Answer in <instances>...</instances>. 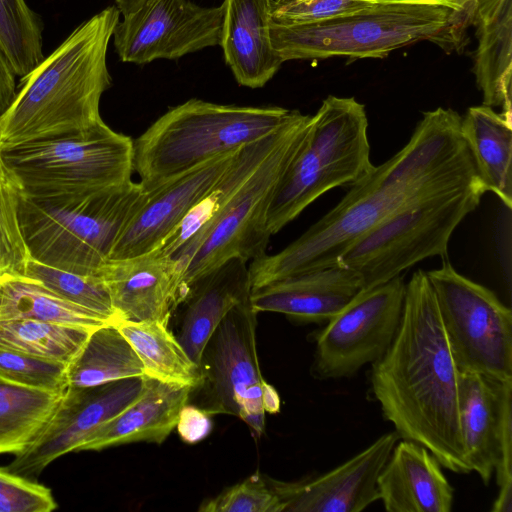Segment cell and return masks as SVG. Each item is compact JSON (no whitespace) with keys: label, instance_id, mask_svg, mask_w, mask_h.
I'll return each mask as SVG.
<instances>
[{"label":"cell","instance_id":"27","mask_svg":"<svg viewBox=\"0 0 512 512\" xmlns=\"http://www.w3.org/2000/svg\"><path fill=\"white\" fill-rule=\"evenodd\" d=\"M473 73L483 104L512 118V0L491 22L477 28Z\"/></svg>","mask_w":512,"mask_h":512},{"label":"cell","instance_id":"15","mask_svg":"<svg viewBox=\"0 0 512 512\" xmlns=\"http://www.w3.org/2000/svg\"><path fill=\"white\" fill-rule=\"evenodd\" d=\"M143 385V377H131L91 387L68 386L37 439L4 468L36 480L52 461L75 452L91 433L135 401Z\"/></svg>","mask_w":512,"mask_h":512},{"label":"cell","instance_id":"20","mask_svg":"<svg viewBox=\"0 0 512 512\" xmlns=\"http://www.w3.org/2000/svg\"><path fill=\"white\" fill-rule=\"evenodd\" d=\"M272 0H224L220 46L241 86H265L282 63L270 38Z\"/></svg>","mask_w":512,"mask_h":512},{"label":"cell","instance_id":"37","mask_svg":"<svg viewBox=\"0 0 512 512\" xmlns=\"http://www.w3.org/2000/svg\"><path fill=\"white\" fill-rule=\"evenodd\" d=\"M379 0H272L271 19L279 24L315 23L349 14Z\"/></svg>","mask_w":512,"mask_h":512},{"label":"cell","instance_id":"43","mask_svg":"<svg viewBox=\"0 0 512 512\" xmlns=\"http://www.w3.org/2000/svg\"><path fill=\"white\" fill-rule=\"evenodd\" d=\"M263 406L265 412L277 413L280 409V398L277 391L270 385L266 384L263 391Z\"/></svg>","mask_w":512,"mask_h":512},{"label":"cell","instance_id":"46","mask_svg":"<svg viewBox=\"0 0 512 512\" xmlns=\"http://www.w3.org/2000/svg\"><path fill=\"white\" fill-rule=\"evenodd\" d=\"M9 170L7 169L3 157H2V151L0 149V180L5 179L9 175Z\"/></svg>","mask_w":512,"mask_h":512},{"label":"cell","instance_id":"36","mask_svg":"<svg viewBox=\"0 0 512 512\" xmlns=\"http://www.w3.org/2000/svg\"><path fill=\"white\" fill-rule=\"evenodd\" d=\"M202 512H283L284 505L271 480L254 474L218 496L206 500Z\"/></svg>","mask_w":512,"mask_h":512},{"label":"cell","instance_id":"24","mask_svg":"<svg viewBox=\"0 0 512 512\" xmlns=\"http://www.w3.org/2000/svg\"><path fill=\"white\" fill-rule=\"evenodd\" d=\"M512 380L459 372L458 410L465 457L471 472L488 485L495 472L505 394Z\"/></svg>","mask_w":512,"mask_h":512},{"label":"cell","instance_id":"1","mask_svg":"<svg viewBox=\"0 0 512 512\" xmlns=\"http://www.w3.org/2000/svg\"><path fill=\"white\" fill-rule=\"evenodd\" d=\"M460 122L461 115L451 108L426 111L408 142L350 186L301 236L276 254L248 263L251 290L335 265L355 241L399 209L479 181Z\"/></svg>","mask_w":512,"mask_h":512},{"label":"cell","instance_id":"42","mask_svg":"<svg viewBox=\"0 0 512 512\" xmlns=\"http://www.w3.org/2000/svg\"><path fill=\"white\" fill-rule=\"evenodd\" d=\"M16 77L17 75L0 44V115L4 113L15 97Z\"/></svg>","mask_w":512,"mask_h":512},{"label":"cell","instance_id":"31","mask_svg":"<svg viewBox=\"0 0 512 512\" xmlns=\"http://www.w3.org/2000/svg\"><path fill=\"white\" fill-rule=\"evenodd\" d=\"M93 330L34 319L0 320V348L69 365Z\"/></svg>","mask_w":512,"mask_h":512},{"label":"cell","instance_id":"28","mask_svg":"<svg viewBox=\"0 0 512 512\" xmlns=\"http://www.w3.org/2000/svg\"><path fill=\"white\" fill-rule=\"evenodd\" d=\"M144 376L140 358L115 323L94 329L67 368L69 387H91Z\"/></svg>","mask_w":512,"mask_h":512},{"label":"cell","instance_id":"16","mask_svg":"<svg viewBox=\"0 0 512 512\" xmlns=\"http://www.w3.org/2000/svg\"><path fill=\"white\" fill-rule=\"evenodd\" d=\"M236 152L215 158L144 191L141 203L115 243L111 259L129 258L159 248L210 191Z\"/></svg>","mask_w":512,"mask_h":512},{"label":"cell","instance_id":"41","mask_svg":"<svg viewBox=\"0 0 512 512\" xmlns=\"http://www.w3.org/2000/svg\"><path fill=\"white\" fill-rule=\"evenodd\" d=\"M210 416L203 409L186 404L176 425L181 439L187 443H196L204 439L212 427Z\"/></svg>","mask_w":512,"mask_h":512},{"label":"cell","instance_id":"12","mask_svg":"<svg viewBox=\"0 0 512 512\" xmlns=\"http://www.w3.org/2000/svg\"><path fill=\"white\" fill-rule=\"evenodd\" d=\"M256 315L250 297L218 324L202 351L201 409L241 418L260 437L265 427L263 379L256 349Z\"/></svg>","mask_w":512,"mask_h":512},{"label":"cell","instance_id":"3","mask_svg":"<svg viewBox=\"0 0 512 512\" xmlns=\"http://www.w3.org/2000/svg\"><path fill=\"white\" fill-rule=\"evenodd\" d=\"M115 5L81 22L21 77L0 115V149L86 131L103 122L100 100L112 84L107 51L120 20Z\"/></svg>","mask_w":512,"mask_h":512},{"label":"cell","instance_id":"13","mask_svg":"<svg viewBox=\"0 0 512 512\" xmlns=\"http://www.w3.org/2000/svg\"><path fill=\"white\" fill-rule=\"evenodd\" d=\"M405 291L400 275L358 293L318 333L314 374L320 379L348 378L379 360L398 330Z\"/></svg>","mask_w":512,"mask_h":512},{"label":"cell","instance_id":"6","mask_svg":"<svg viewBox=\"0 0 512 512\" xmlns=\"http://www.w3.org/2000/svg\"><path fill=\"white\" fill-rule=\"evenodd\" d=\"M374 166L365 106L354 97L329 95L311 115L274 190L266 220L269 233H278L327 191L356 184Z\"/></svg>","mask_w":512,"mask_h":512},{"label":"cell","instance_id":"18","mask_svg":"<svg viewBox=\"0 0 512 512\" xmlns=\"http://www.w3.org/2000/svg\"><path fill=\"white\" fill-rule=\"evenodd\" d=\"M119 321L167 322L178 304L177 263L161 250L111 259L100 270Z\"/></svg>","mask_w":512,"mask_h":512},{"label":"cell","instance_id":"47","mask_svg":"<svg viewBox=\"0 0 512 512\" xmlns=\"http://www.w3.org/2000/svg\"><path fill=\"white\" fill-rule=\"evenodd\" d=\"M2 300H3V282H2V280H0V307L2 304Z\"/></svg>","mask_w":512,"mask_h":512},{"label":"cell","instance_id":"4","mask_svg":"<svg viewBox=\"0 0 512 512\" xmlns=\"http://www.w3.org/2000/svg\"><path fill=\"white\" fill-rule=\"evenodd\" d=\"M296 110L190 99L170 108L133 140V166L143 191L232 154L284 125Z\"/></svg>","mask_w":512,"mask_h":512},{"label":"cell","instance_id":"19","mask_svg":"<svg viewBox=\"0 0 512 512\" xmlns=\"http://www.w3.org/2000/svg\"><path fill=\"white\" fill-rule=\"evenodd\" d=\"M364 289L361 276L340 264L290 276L251 290L255 312H276L299 323L326 324Z\"/></svg>","mask_w":512,"mask_h":512},{"label":"cell","instance_id":"40","mask_svg":"<svg viewBox=\"0 0 512 512\" xmlns=\"http://www.w3.org/2000/svg\"><path fill=\"white\" fill-rule=\"evenodd\" d=\"M498 493L492 505L493 512L512 510V387L508 388L503 404L499 454L495 468Z\"/></svg>","mask_w":512,"mask_h":512},{"label":"cell","instance_id":"21","mask_svg":"<svg viewBox=\"0 0 512 512\" xmlns=\"http://www.w3.org/2000/svg\"><path fill=\"white\" fill-rule=\"evenodd\" d=\"M379 500L388 512H450L454 490L438 459L424 446L397 442L378 477Z\"/></svg>","mask_w":512,"mask_h":512},{"label":"cell","instance_id":"17","mask_svg":"<svg viewBox=\"0 0 512 512\" xmlns=\"http://www.w3.org/2000/svg\"><path fill=\"white\" fill-rule=\"evenodd\" d=\"M400 439L393 431L334 469L308 480H271L284 511L360 512L379 500L378 477ZM283 511V512H284Z\"/></svg>","mask_w":512,"mask_h":512},{"label":"cell","instance_id":"8","mask_svg":"<svg viewBox=\"0 0 512 512\" xmlns=\"http://www.w3.org/2000/svg\"><path fill=\"white\" fill-rule=\"evenodd\" d=\"M311 115L296 110L275 147L208 227L173 260L180 274L178 304L196 279L231 258L250 262L267 250V212L274 190L300 147ZM177 304V305H178Z\"/></svg>","mask_w":512,"mask_h":512},{"label":"cell","instance_id":"44","mask_svg":"<svg viewBox=\"0 0 512 512\" xmlns=\"http://www.w3.org/2000/svg\"><path fill=\"white\" fill-rule=\"evenodd\" d=\"M115 7L122 16L135 12L142 7L148 0H114Z\"/></svg>","mask_w":512,"mask_h":512},{"label":"cell","instance_id":"25","mask_svg":"<svg viewBox=\"0 0 512 512\" xmlns=\"http://www.w3.org/2000/svg\"><path fill=\"white\" fill-rule=\"evenodd\" d=\"M460 132L485 192L512 207V118L493 107H469L461 116Z\"/></svg>","mask_w":512,"mask_h":512},{"label":"cell","instance_id":"23","mask_svg":"<svg viewBox=\"0 0 512 512\" xmlns=\"http://www.w3.org/2000/svg\"><path fill=\"white\" fill-rule=\"evenodd\" d=\"M143 381L139 397L91 433L75 452L100 451L136 442L160 444L166 440L176 428L192 389L146 376Z\"/></svg>","mask_w":512,"mask_h":512},{"label":"cell","instance_id":"45","mask_svg":"<svg viewBox=\"0 0 512 512\" xmlns=\"http://www.w3.org/2000/svg\"><path fill=\"white\" fill-rule=\"evenodd\" d=\"M379 1H407V2H422V1H432V2H442L450 5L454 11H457V6L453 2V0H379Z\"/></svg>","mask_w":512,"mask_h":512},{"label":"cell","instance_id":"39","mask_svg":"<svg viewBox=\"0 0 512 512\" xmlns=\"http://www.w3.org/2000/svg\"><path fill=\"white\" fill-rule=\"evenodd\" d=\"M508 0H453L457 11H452L444 35L443 49L450 52L465 44L466 29L483 26L501 12Z\"/></svg>","mask_w":512,"mask_h":512},{"label":"cell","instance_id":"2","mask_svg":"<svg viewBox=\"0 0 512 512\" xmlns=\"http://www.w3.org/2000/svg\"><path fill=\"white\" fill-rule=\"evenodd\" d=\"M458 376L427 274L417 270L406 284L395 337L372 364V392L400 438L424 446L442 467L468 474Z\"/></svg>","mask_w":512,"mask_h":512},{"label":"cell","instance_id":"33","mask_svg":"<svg viewBox=\"0 0 512 512\" xmlns=\"http://www.w3.org/2000/svg\"><path fill=\"white\" fill-rule=\"evenodd\" d=\"M24 277L38 282L60 297L91 310L113 323L118 322L109 291L100 275L71 272L31 258Z\"/></svg>","mask_w":512,"mask_h":512},{"label":"cell","instance_id":"38","mask_svg":"<svg viewBox=\"0 0 512 512\" xmlns=\"http://www.w3.org/2000/svg\"><path fill=\"white\" fill-rule=\"evenodd\" d=\"M56 508L48 487L0 467V512H50Z\"/></svg>","mask_w":512,"mask_h":512},{"label":"cell","instance_id":"14","mask_svg":"<svg viewBox=\"0 0 512 512\" xmlns=\"http://www.w3.org/2000/svg\"><path fill=\"white\" fill-rule=\"evenodd\" d=\"M222 6L190 0H148L117 23L112 39L120 61L136 65L175 60L220 44Z\"/></svg>","mask_w":512,"mask_h":512},{"label":"cell","instance_id":"26","mask_svg":"<svg viewBox=\"0 0 512 512\" xmlns=\"http://www.w3.org/2000/svg\"><path fill=\"white\" fill-rule=\"evenodd\" d=\"M140 358L146 377L196 390L202 383L200 367L192 361L163 321L115 323Z\"/></svg>","mask_w":512,"mask_h":512},{"label":"cell","instance_id":"32","mask_svg":"<svg viewBox=\"0 0 512 512\" xmlns=\"http://www.w3.org/2000/svg\"><path fill=\"white\" fill-rule=\"evenodd\" d=\"M0 44L20 78L45 57L43 22L26 0H0Z\"/></svg>","mask_w":512,"mask_h":512},{"label":"cell","instance_id":"5","mask_svg":"<svg viewBox=\"0 0 512 512\" xmlns=\"http://www.w3.org/2000/svg\"><path fill=\"white\" fill-rule=\"evenodd\" d=\"M144 196L132 180L85 196L19 200V221L31 257L43 264L99 275Z\"/></svg>","mask_w":512,"mask_h":512},{"label":"cell","instance_id":"10","mask_svg":"<svg viewBox=\"0 0 512 512\" xmlns=\"http://www.w3.org/2000/svg\"><path fill=\"white\" fill-rule=\"evenodd\" d=\"M485 193L477 181L421 198L362 235L337 264L357 272L368 289L400 276L426 258L445 257L452 233Z\"/></svg>","mask_w":512,"mask_h":512},{"label":"cell","instance_id":"11","mask_svg":"<svg viewBox=\"0 0 512 512\" xmlns=\"http://www.w3.org/2000/svg\"><path fill=\"white\" fill-rule=\"evenodd\" d=\"M459 372L512 380V313L488 288L460 274L445 257L426 272Z\"/></svg>","mask_w":512,"mask_h":512},{"label":"cell","instance_id":"35","mask_svg":"<svg viewBox=\"0 0 512 512\" xmlns=\"http://www.w3.org/2000/svg\"><path fill=\"white\" fill-rule=\"evenodd\" d=\"M68 364L0 348V378L24 387L64 393Z\"/></svg>","mask_w":512,"mask_h":512},{"label":"cell","instance_id":"34","mask_svg":"<svg viewBox=\"0 0 512 512\" xmlns=\"http://www.w3.org/2000/svg\"><path fill=\"white\" fill-rule=\"evenodd\" d=\"M22 190L11 172L0 180V280L24 277L32 258L19 221Z\"/></svg>","mask_w":512,"mask_h":512},{"label":"cell","instance_id":"30","mask_svg":"<svg viewBox=\"0 0 512 512\" xmlns=\"http://www.w3.org/2000/svg\"><path fill=\"white\" fill-rule=\"evenodd\" d=\"M0 320L34 319L43 322L95 329L113 323L70 302L38 282L22 277L2 280Z\"/></svg>","mask_w":512,"mask_h":512},{"label":"cell","instance_id":"9","mask_svg":"<svg viewBox=\"0 0 512 512\" xmlns=\"http://www.w3.org/2000/svg\"><path fill=\"white\" fill-rule=\"evenodd\" d=\"M23 192L42 199L85 196L131 181L133 139L104 121L86 131L2 152Z\"/></svg>","mask_w":512,"mask_h":512},{"label":"cell","instance_id":"29","mask_svg":"<svg viewBox=\"0 0 512 512\" xmlns=\"http://www.w3.org/2000/svg\"><path fill=\"white\" fill-rule=\"evenodd\" d=\"M63 394L0 378V454L16 456L29 448L47 425Z\"/></svg>","mask_w":512,"mask_h":512},{"label":"cell","instance_id":"22","mask_svg":"<svg viewBox=\"0 0 512 512\" xmlns=\"http://www.w3.org/2000/svg\"><path fill=\"white\" fill-rule=\"evenodd\" d=\"M250 294L248 262L241 258L223 262L187 288L177 305L181 306V323L176 338L198 366L206 342L218 324Z\"/></svg>","mask_w":512,"mask_h":512},{"label":"cell","instance_id":"7","mask_svg":"<svg viewBox=\"0 0 512 512\" xmlns=\"http://www.w3.org/2000/svg\"><path fill=\"white\" fill-rule=\"evenodd\" d=\"M454 9L442 2L378 1L361 10L308 24L270 22L273 48L289 60L384 58L429 40L440 47Z\"/></svg>","mask_w":512,"mask_h":512}]
</instances>
